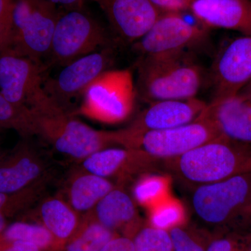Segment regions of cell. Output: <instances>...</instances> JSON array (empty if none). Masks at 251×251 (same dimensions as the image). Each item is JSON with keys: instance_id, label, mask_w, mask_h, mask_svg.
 Instances as JSON below:
<instances>
[{"instance_id": "obj_15", "label": "cell", "mask_w": 251, "mask_h": 251, "mask_svg": "<svg viewBox=\"0 0 251 251\" xmlns=\"http://www.w3.org/2000/svg\"><path fill=\"white\" fill-rule=\"evenodd\" d=\"M115 32L126 42L139 40L163 12L149 0H93Z\"/></svg>"}, {"instance_id": "obj_24", "label": "cell", "mask_w": 251, "mask_h": 251, "mask_svg": "<svg viewBox=\"0 0 251 251\" xmlns=\"http://www.w3.org/2000/svg\"><path fill=\"white\" fill-rule=\"evenodd\" d=\"M169 180L158 173L139 176L133 186V200L148 209L168 196Z\"/></svg>"}, {"instance_id": "obj_35", "label": "cell", "mask_w": 251, "mask_h": 251, "mask_svg": "<svg viewBox=\"0 0 251 251\" xmlns=\"http://www.w3.org/2000/svg\"><path fill=\"white\" fill-rule=\"evenodd\" d=\"M54 5H62L66 7L72 9L80 8L81 5L83 4L85 0H46Z\"/></svg>"}, {"instance_id": "obj_34", "label": "cell", "mask_w": 251, "mask_h": 251, "mask_svg": "<svg viewBox=\"0 0 251 251\" xmlns=\"http://www.w3.org/2000/svg\"><path fill=\"white\" fill-rule=\"evenodd\" d=\"M0 251H43L30 243L11 240L0 235Z\"/></svg>"}, {"instance_id": "obj_36", "label": "cell", "mask_w": 251, "mask_h": 251, "mask_svg": "<svg viewBox=\"0 0 251 251\" xmlns=\"http://www.w3.org/2000/svg\"><path fill=\"white\" fill-rule=\"evenodd\" d=\"M243 251H251V233L243 236Z\"/></svg>"}, {"instance_id": "obj_16", "label": "cell", "mask_w": 251, "mask_h": 251, "mask_svg": "<svg viewBox=\"0 0 251 251\" xmlns=\"http://www.w3.org/2000/svg\"><path fill=\"white\" fill-rule=\"evenodd\" d=\"M206 104L196 98L153 102L126 129L134 140L145 132L187 125L201 116Z\"/></svg>"}, {"instance_id": "obj_1", "label": "cell", "mask_w": 251, "mask_h": 251, "mask_svg": "<svg viewBox=\"0 0 251 251\" xmlns=\"http://www.w3.org/2000/svg\"><path fill=\"white\" fill-rule=\"evenodd\" d=\"M190 202L196 219L221 233L249 226L251 171L193 188Z\"/></svg>"}, {"instance_id": "obj_27", "label": "cell", "mask_w": 251, "mask_h": 251, "mask_svg": "<svg viewBox=\"0 0 251 251\" xmlns=\"http://www.w3.org/2000/svg\"><path fill=\"white\" fill-rule=\"evenodd\" d=\"M174 251H206L210 238L206 231L184 224L168 230Z\"/></svg>"}, {"instance_id": "obj_33", "label": "cell", "mask_w": 251, "mask_h": 251, "mask_svg": "<svg viewBox=\"0 0 251 251\" xmlns=\"http://www.w3.org/2000/svg\"><path fill=\"white\" fill-rule=\"evenodd\" d=\"M100 251H135L133 239L124 235H117L104 246Z\"/></svg>"}, {"instance_id": "obj_8", "label": "cell", "mask_w": 251, "mask_h": 251, "mask_svg": "<svg viewBox=\"0 0 251 251\" xmlns=\"http://www.w3.org/2000/svg\"><path fill=\"white\" fill-rule=\"evenodd\" d=\"M40 63L11 51L0 53V92L11 103L31 111L52 102L44 89Z\"/></svg>"}, {"instance_id": "obj_19", "label": "cell", "mask_w": 251, "mask_h": 251, "mask_svg": "<svg viewBox=\"0 0 251 251\" xmlns=\"http://www.w3.org/2000/svg\"><path fill=\"white\" fill-rule=\"evenodd\" d=\"M44 171L42 162L27 144H18L0 161V193H16L31 187Z\"/></svg>"}, {"instance_id": "obj_12", "label": "cell", "mask_w": 251, "mask_h": 251, "mask_svg": "<svg viewBox=\"0 0 251 251\" xmlns=\"http://www.w3.org/2000/svg\"><path fill=\"white\" fill-rule=\"evenodd\" d=\"M201 118L213 124L223 139L251 152V94L214 99Z\"/></svg>"}, {"instance_id": "obj_40", "label": "cell", "mask_w": 251, "mask_h": 251, "mask_svg": "<svg viewBox=\"0 0 251 251\" xmlns=\"http://www.w3.org/2000/svg\"><path fill=\"white\" fill-rule=\"evenodd\" d=\"M249 86H251V85H249ZM248 92H249V93L251 94V90L248 91Z\"/></svg>"}, {"instance_id": "obj_6", "label": "cell", "mask_w": 251, "mask_h": 251, "mask_svg": "<svg viewBox=\"0 0 251 251\" xmlns=\"http://www.w3.org/2000/svg\"><path fill=\"white\" fill-rule=\"evenodd\" d=\"M135 95L134 81L130 70L105 71L82 94L80 112L102 123H120L133 112Z\"/></svg>"}, {"instance_id": "obj_39", "label": "cell", "mask_w": 251, "mask_h": 251, "mask_svg": "<svg viewBox=\"0 0 251 251\" xmlns=\"http://www.w3.org/2000/svg\"><path fill=\"white\" fill-rule=\"evenodd\" d=\"M251 226V210L250 213V216H249V226Z\"/></svg>"}, {"instance_id": "obj_25", "label": "cell", "mask_w": 251, "mask_h": 251, "mask_svg": "<svg viewBox=\"0 0 251 251\" xmlns=\"http://www.w3.org/2000/svg\"><path fill=\"white\" fill-rule=\"evenodd\" d=\"M0 128L14 129L24 138L36 135L34 113L11 103L0 92Z\"/></svg>"}, {"instance_id": "obj_5", "label": "cell", "mask_w": 251, "mask_h": 251, "mask_svg": "<svg viewBox=\"0 0 251 251\" xmlns=\"http://www.w3.org/2000/svg\"><path fill=\"white\" fill-rule=\"evenodd\" d=\"M46 0H14L11 45L7 51L40 63L50 54L59 14Z\"/></svg>"}, {"instance_id": "obj_2", "label": "cell", "mask_w": 251, "mask_h": 251, "mask_svg": "<svg viewBox=\"0 0 251 251\" xmlns=\"http://www.w3.org/2000/svg\"><path fill=\"white\" fill-rule=\"evenodd\" d=\"M163 163L164 170L193 189L251 171V152L219 138Z\"/></svg>"}, {"instance_id": "obj_10", "label": "cell", "mask_w": 251, "mask_h": 251, "mask_svg": "<svg viewBox=\"0 0 251 251\" xmlns=\"http://www.w3.org/2000/svg\"><path fill=\"white\" fill-rule=\"evenodd\" d=\"M219 138V132L213 124L199 117L187 125L145 132L135 137L133 148L140 149L159 161H166Z\"/></svg>"}, {"instance_id": "obj_31", "label": "cell", "mask_w": 251, "mask_h": 251, "mask_svg": "<svg viewBox=\"0 0 251 251\" xmlns=\"http://www.w3.org/2000/svg\"><path fill=\"white\" fill-rule=\"evenodd\" d=\"M211 239L206 251H243V237L234 233H222Z\"/></svg>"}, {"instance_id": "obj_18", "label": "cell", "mask_w": 251, "mask_h": 251, "mask_svg": "<svg viewBox=\"0 0 251 251\" xmlns=\"http://www.w3.org/2000/svg\"><path fill=\"white\" fill-rule=\"evenodd\" d=\"M85 215L115 233L130 238L143 227L134 200L123 188L117 186Z\"/></svg>"}, {"instance_id": "obj_29", "label": "cell", "mask_w": 251, "mask_h": 251, "mask_svg": "<svg viewBox=\"0 0 251 251\" xmlns=\"http://www.w3.org/2000/svg\"><path fill=\"white\" fill-rule=\"evenodd\" d=\"M35 198L32 188L12 193H0V216L12 217L30 205Z\"/></svg>"}, {"instance_id": "obj_37", "label": "cell", "mask_w": 251, "mask_h": 251, "mask_svg": "<svg viewBox=\"0 0 251 251\" xmlns=\"http://www.w3.org/2000/svg\"><path fill=\"white\" fill-rule=\"evenodd\" d=\"M8 226H9V224H8L7 218L0 216V234L6 229Z\"/></svg>"}, {"instance_id": "obj_38", "label": "cell", "mask_w": 251, "mask_h": 251, "mask_svg": "<svg viewBox=\"0 0 251 251\" xmlns=\"http://www.w3.org/2000/svg\"><path fill=\"white\" fill-rule=\"evenodd\" d=\"M5 154H6V153H3L2 151H0V161L2 159V158L5 156Z\"/></svg>"}, {"instance_id": "obj_30", "label": "cell", "mask_w": 251, "mask_h": 251, "mask_svg": "<svg viewBox=\"0 0 251 251\" xmlns=\"http://www.w3.org/2000/svg\"><path fill=\"white\" fill-rule=\"evenodd\" d=\"M14 0H0V53L11 45Z\"/></svg>"}, {"instance_id": "obj_32", "label": "cell", "mask_w": 251, "mask_h": 251, "mask_svg": "<svg viewBox=\"0 0 251 251\" xmlns=\"http://www.w3.org/2000/svg\"><path fill=\"white\" fill-rule=\"evenodd\" d=\"M163 13H180L189 9L193 0H149Z\"/></svg>"}, {"instance_id": "obj_41", "label": "cell", "mask_w": 251, "mask_h": 251, "mask_svg": "<svg viewBox=\"0 0 251 251\" xmlns=\"http://www.w3.org/2000/svg\"><path fill=\"white\" fill-rule=\"evenodd\" d=\"M251 85V83L250 84V85Z\"/></svg>"}, {"instance_id": "obj_28", "label": "cell", "mask_w": 251, "mask_h": 251, "mask_svg": "<svg viewBox=\"0 0 251 251\" xmlns=\"http://www.w3.org/2000/svg\"><path fill=\"white\" fill-rule=\"evenodd\" d=\"M132 239L135 251H174L169 232L148 225L143 226Z\"/></svg>"}, {"instance_id": "obj_22", "label": "cell", "mask_w": 251, "mask_h": 251, "mask_svg": "<svg viewBox=\"0 0 251 251\" xmlns=\"http://www.w3.org/2000/svg\"><path fill=\"white\" fill-rule=\"evenodd\" d=\"M117 235L120 234L84 215L80 229L62 251H100Z\"/></svg>"}, {"instance_id": "obj_3", "label": "cell", "mask_w": 251, "mask_h": 251, "mask_svg": "<svg viewBox=\"0 0 251 251\" xmlns=\"http://www.w3.org/2000/svg\"><path fill=\"white\" fill-rule=\"evenodd\" d=\"M33 113L36 135H41L65 156L83 161L113 145L126 147L125 129L116 131L94 129L73 118L55 103Z\"/></svg>"}, {"instance_id": "obj_20", "label": "cell", "mask_w": 251, "mask_h": 251, "mask_svg": "<svg viewBox=\"0 0 251 251\" xmlns=\"http://www.w3.org/2000/svg\"><path fill=\"white\" fill-rule=\"evenodd\" d=\"M39 219L63 249L80 229L83 216L74 210L69 203L61 198L45 200L39 208Z\"/></svg>"}, {"instance_id": "obj_21", "label": "cell", "mask_w": 251, "mask_h": 251, "mask_svg": "<svg viewBox=\"0 0 251 251\" xmlns=\"http://www.w3.org/2000/svg\"><path fill=\"white\" fill-rule=\"evenodd\" d=\"M115 187L110 179L85 171L71 182L69 204L78 214H88Z\"/></svg>"}, {"instance_id": "obj_13", "label": "cell", "mask_w": 251, "mask_h": 251, "mask_svg": "<svg viewBox=\"0 0 251 251\" xmlns=\"http://www.w3.org/2000/svg\"><path fill=\"white\" fill-rule=\"evenodd\" d=\"M82 168L88 173L122 182L164 170L163 161L150 156L140 149L125 147L97 151L83 160Z\"/></svg>"}, {"instance_id": "obj_23", "label": "cell", "mask_w": 251, "mask_h": 251, "mask_svg": "<svg viewBox=\"0 0 251 251\" xmlns=\"http://www.w3.org/2000/svg\"><path fill=\"white\" fill-rule=\"evenodd\" d=\"M6 239L30 243L43 251H62L63 247L43 225L20 221L10 224L0 234Z\"/></svg>"}, {"instance_id": "obj_11", "label": "cell", "mask_w": 251, "mask_h": 251, "mask_svg": "<svg viewBox=\"0 0 251 251\" xmlns=\"http://www.w3.org/2000/svg\"><path fill=\"white\" fill-rule=\"evenodd\" d=\"M214 99L236 95L251 83V36L229 41L216 55L211 67Z\"/></svg>"}, {"instance_id": "obj_26", "label": "cell", "mask_w": 251, "mask_h": 251, "mask_svg": "<svg viewBox=\"0 0 251 251\" xmlns=\"http://www.w3.org/2000/svg\"><path fill=\"white\" fill-rule=\"evenodd\" d=\"M148 226L169 230L186 223V214L181 202L167 197L149 208Z\"/></svg>"}, {"instance_id": "obj_4", "label": "cell", "mask_w": 251, "mask_h": 251, "mask_svg": "<svg viewBox=\"0 0 251 251\" xmlns=\"http://www.w3.org/2000/svg\"><path fill=\"white\" fill-rule=\"evenodd\" d=\"M138 74L140 94L151 103L196 98L203 81L202 69L186 52L143 57Z\"/></svg>"}, {"instance_id": "obj_14", "label": "cell", "mask_w": 251, "mask_h": 251, "mask_svg": "<svg viewBox=\"0 0 251 251\" xmlns=\"http://www.w3.org/2000/svg\"><path fill=\"white\" fill-rule=\"evenodd\" d=\"M110 57V51L104 49L67 64L55 78L44 82L46 93L65 110L66 104L75 97L82 95L87 87L106 71L111 61Z\"/></svg>"}, {"instance_id": "obj_17", "label": "cell", "mask_w": 251, "mask_h": 251, "mask_svg": "<svg viewBox=\"0 0 251 251\" xmlns=\"http://www.w3.org/2000/svg\"><path fill=\"white\" fill-rule=\"evenodd\" d=\"M190 11L204 27L251 36V0H193Z\"/></svg>"}, {"instance_id": "obj_9", "label": "cell", "mask_w": 251, "mask_h": 251, "mask_svg": "<svg viewBox=\"0 0 251 251\" xmlns=\"http://www.w3.org/2000/svg\"><path fill=\"white\" fill-rule=\"evenodd\" d=\"M180 13H163L145 34L135 42L134 49L143 57L173 55L201 44L206 27L185 21Z\"/></svg>"}, {"instance_id": "obj_7", "label": "cell", "mask_w": 251, "mask_h": 251, "mask_svg": "<svg viewBox=\"0 0 251 251\" xmlns=\"http://www.w3.org/2000/svg\"><path fill=\"white\" fill-rule=\"evenodd\" d=\"M108 38L99 23L80 8L59 15L50 52L54 63L65 67L106 46Z\"/></svg>"}]
</instances>
